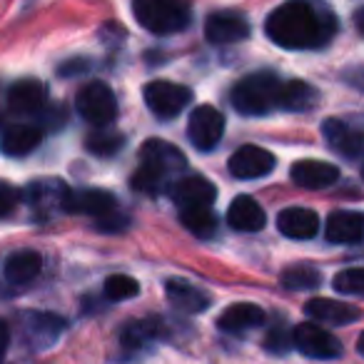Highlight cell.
Masks as SVG:
<instances>
[{
  "label": "cell",
  "mask_w": 364,
  "mask_h": 364,
  "mask_svg": "<svg viewBox=\"0 0 364 364\" xmlns=\"http://www.w3.org/2000/svg\"><path fill=\"white\" fill-rule=\"evenodd\" d=\"M269 41L287 50L322 48L337 33V18L329 11L309 3H284L264 23Z\"/></svg>",
  "instance_id": "cell-1"
},
{
  "label": "cell",
  "mask_w": 364,
  "mask_h": 364,
  "mask_svg": "<svg viewBox=\"0 0 364 364\" xmlns=\"http://www.w3.org/2000/svg\"><path fill=\"white\" fill-rule=\"evenodd\" d=\"M180 170H185V155L170 142L152 137L140 150V167L132 175V188L147 195L162 193L170 177Z\"/></svg>",
  "instance_id": "cell-2"
},
{
  "label": "cell",
  "mask_w": 364,
  "mask_h": 364,
  "mask_svg": "<svg viewBox=\"0 0 364 364\" xmlns=\"http://www.w3.org/2000/svg\"><path fill=\"white\" fill-rule=\"evenodd\" d=\"M279 87H282V80L274 73L262 70L237 80V85L232 87L230 97H232V105L237 112L257 117V115H267V112H272L277 107Z\"/></svg>",
  "instance_id": "cell-3"
},
{
  "label": "cell",
  "mask_w": 364,
  "mask_h": 364,
  "mask_svg": "<svg viewBox=\"0 0 364 364\" xmlns=\"http://www.w3.org/2000/svg\"><path fill=\"white\" fill-rule=\"evenodd\" d=\"M132 13H135L137 23L155 36H170V33L185 31L190 26V18H193L190 6L177 3V0H135Z\"/></svg>",
  "instance_id": "cell-4"
},
{
  "label": "cell",
  "mask_w": 364,
  "mask_h": 364,
  "mask_svg": "<svg viewBox=\"0 0 364 364\" xmlns=\"http://www.w3.org/2000/svg\"><path fill=\"white\" fill-rule=\"evenodd\" d=\"M77 112L85 117L87 122L97 127H107L117 115V100H115V92L110 90V85L100 80H92L87 82L85 87H80L77 92Z\"/></svg>",
  "instance_id": "cell-5"
},
{
  "label": "cell",
  "mask_w": 364,
  "mask_h": 364,
  "mask_svg": "<svg viewBox=\"0 0 364 364\" xmlns=\"http://www.w3.org/2000/svg\"><path fill=\"white\" fill-rule=\"evenodd\" d=\"M292 344L304 357H312V359H337L344 352L342 342L314 322L297 324L292 332Z\"/></svg>",
  "instance_id": "cell-6"
},
{
  "label": "cell",
  "mask_w": 364,
  "mask_h": 364,
  "mask_svg": "<svg viewBox=\"0 0 364 364\" xmlns=\"http://www.w3.org/2000/svg\"><path fill=\"white\" fill-rule=\"evenodd\" d=\"M190 100H193V92L185 85H177V82L155 80L145 87L147 107H150L152 115L162 117V120H170V117L180 115L188 107Z\"/></svg>",
  "instance_id": "cell-7"
},
{
  "label": "cell",
  "mask_w": 364,
  "mask_h": 364,
  "mask_svg": "<svg viewBox=\"0 0 364 364\" xmlns=\"http://www.w3.org/2000/svg\"><path fill=\"white\" fill-rule=\"evenodd\" d=\"M225 132V117L218 107L213 105H200L193 110L188 122V135L198 150H213L220 145Z\"/></svg>",
  "instance_id": "cell-8"
},
{
  "label": "cell",
  "mask_w": 364,
  "mask_h": 364,
  "mask_svg": "<svg viewBox=\"0 0 364 364\" xmlns=\"http://www.w3.org/2000/svg\"><path fill=\"white\" fill-rule=\"evenodd\" d=\"M322 135L327 137L329 147L349 160H359L364 150V132L359 120H344V117H332L322 125Z\"/></svg>",
  "instance_id": "cell-9"
},
{
  "label": "cell",
  "mask_w": 364,
  "mask_h": 364,
  "mask_svg": "<svg viewBox=\"0 0 364 364\" xmlns=\"http://www.w3.org/2000/svg\"><path fill=\"white\" fill-rule=\"evenodd\" d=\"M172 195V203L185 213V210H205V208H213L215 198H218V190L210 180L200 175L193 177H182L177 180L175 185L170 188Z\"/></svg>",
  "instance_id": "cell-10"
},
{
  "label": "cell",
  "mask_w": 364,
  "mask_h": 364,
  "mask_svg": "<svg viewBox=\"0 0 364 364\" xmlns=\"http://www.w3.org/2000/svg\"><path fill=\"white\" fill-rule=\"evenodd\" d=\"M205 36L215 46H230L250 38V21L235 11H220L213 13L205 23Z\"/></svg>",
  "instance_id": "cell-11"
},
{
  "label": "cell",
  "mask_w": 364,
  "mask_h": 364,
  "mask_svg": "<svg viewBox=\"0 0 364 364\" xmlns=\"http://www.w3.org/2000/svg\"><path fill=\"white\" fill-rule=\"evenodd\" d=\"M63 210L75 215H90V218L100 220L105 215L115 213L117 203L105 190H68L65 200H63Z\"/></svg>",
  "instance_id": "cell-12"
},
{
  "label": "cell",
  "mask_w": 364,
  "mask_h": 364,
  "mask_svg": "<svg viewBox=\"0 0 364 364\" xmlns=\"http://www.w3.org/2000/svg\"><path fill=\"white\" fill-rule=\"evenodd\" d=\"M274 170V155L264 147L245 145L230 157V172L237 180H257Z\"/></svg>",
  "instance_id": "cell-13"
},
{
  "label": "cell",
  "mask_w": 364,
  "mask_h": 364,
  "mask_svg": "<svg viewBox=\"0 0 364 364\" xmlns=\"http://www.w3.org/2000/svg\"><path fill=\"white\" fill-rule=\"evenodd\" d=\"M289 177H292V182L297 188L324 190V188H332L334 182L339 180V170L322 160H299L292 165Z\"/></svg>",
  "instance_id": "cell-14"
},
{
  "label": "cell",
  "mask_w": 364,
  "mask_h": 364,
  "mask_svg": "<svg viewBox=\"0 0 364 364\" xmlns=\"http://www.w3.org/2000/svg\"><path fill=\"white\" fill-rule=\"evenodd\" d=\"M46 85L33 80V77H26V80H18L8 90V107L16 115H36V112H41L46 107Z\"/></svg>",
  "instance_id": "cell-15"
},
{
  "label": "cell",
  "mask_w": 364,
  "mask_h": 364,
  "mask_svg": "<svg viewBox=\"0 0 364 364\" xmlns=\"http://www.w3.org/2000/svg\"><path fill=\"white\" fill-rule=\"evenodd\" d=\"M267 218L264 210L257 205V200H252L250 195H240L232 200L228 210V225L237 232H259L264 228Z\"/></svg>",
  "instance_id": "cell-16"
},
{
  "label": "cell",
  "mask_w": 364,
  "mask_h": 364,
  "mask_svg": "<svg viewBox=\"0 0 364 364\" xmlns=\"http://www.w3.org/2000/svg\"><path fill=\"white\" fill-rule=\"evenodd\" d=\"M277 228L284 237L292 240H309L319 232V218L314 210L307 208H287L279 213Z\"/></svg>",
  "instance_id": "cell-17"
},
{
  "label": "cell",
  "mask_w": 364,
  "mask_h": 364,
  "mask_svg": "<svg viewBox=\"0 0 364 364\" xmlns=\"http://www.w3.org/2000/svg\"><path fill=\"white\" fill-rule=\"evenodd\" d=\"M264 322H267V317H264L262 307L250 302H237L220 314L218 327L225 329V332H245V329L262 327Z\"/></svg>",
  "instance_id": "cell-18"
},
{
  "label": "cell",
  "mask_w": 364,
  "mask_h": 364,
  "mask_svg": "<svg viewBox=\"0 0 364 364\" xmlns=\"http://www.w3.org/2000/svg\"><path fill=\"white\" fill-rule=\"evenodd\" d=\"M304 312L322 324H352L359 319V309L354 304L339 302V299H312L307 302Z\"/></svg>",
  "instance_id": "cell-19"
},
{
  "label": "cell",
  "mask_w": 364,
  "mask_h": 364,
  "mask_svg": "<svg viewBox=\"0 0 364 364\" xmlns=\"http://www.w3.org/2000/svg\"><path fill=\"white\" fill-rule=\"evenodd\" d=\"M43 269V257L36 250H18L3 264V274L11 284H28Z\"/></svg>",
  "instance_id": "cell-20"
},
{
  "label": "cell",
  "mask_w": 364,
  "mask_h": 364,
  "mask_svg": "<svg viewBox=\"0 0 364 364\" xmlns=\"http://www.w3.org/2000/svg\"><path fill=\"white\" fill-rule=\"evenodd\" d=\"M362 228L364 220L359 213H332L327 220V240L334 245H357L362 240Z\"/></svg>",
  "instance_id": "cell-21"
},
{
  "label": "cell",
  "mask_w": 364,
  "mask_h": 364,
  "mask_svg": "<svg viewBox=\"0 0 364 364\" xmlns=\"http://www.w3.org/2000/svg\"><path fill=\"white\" fill-rule=\"evenodd\" d=\"M43 140V130L36 125H11L0 137V150L8 157H23L33 152Z\"/></svg>",
  "instance_id": "cell-22"
},
{
  "label": "cell",
  "mask_w": 364,
  "mask_h": 364,
  "mask_svg": "<svg viewBox=\"0 0 364 364\" xmlns=\"http://www.w3.org/2000/svg\"><path fill=\"white\" fill-rule=\"evenodd\" d=\"M165 292H167V299L172 302V307H177L180 312L198 314L210 307L208 294L200 292V289L193 287V284L182 282V279H170V282L165 284Z\"/></svg>",
  "instance_id": "cell-23"
},
{
  "label": "cell",
  "mask_w": 364,
  "mask_h": 364,
  "mask_svg": "<svg viewBox=\"0 0 364 364\" xmlns=\"http://www.w3.org/2000/svg\"><path fill=\"white\" fill-rule=\"evenodd\" d=\"M319 100V92L314 90L309 82H302V80H289V82H282L279 87V102L277 107L282 110H289V112H304V110H312Z\"/></svg>",
  "instance_id": "cell-24"
},
{
  "label": "cell",
  "mask_w": 364,
  "mask_h": 364,
  "mask_svg": "<svg viewBox=\"0 0 364 364\" xmlns=\"http://www.w3.org/2000/svg\"><path fill=\"white\" fill-rule=\"evenodd\" d=\"M162 334V327L155 317H147V319H137V322L127 324L120 334V342L125 349L130 352H142L145 347H150L157 337Z\"/></svg>",
  "instance_id": "cell-25"
},
{
  "label": "cell",
  "mask_w": 364,
  "mask_h": 364,
  "mask_svg": "<svg viewBox=\"0 0 364 364\" xmlns=\"http://www.w3.org/2000/svg\"><path fill=\"white\" fill-rule=\"evenodd\" d=\"M65 193H68V188L60 185V182H36V185H31V190H28V203L41 215L50 218L53 208L63 210Z\"/></svg>",
  "instance_id": "cell-26"
},
{
  "label": "cell",
  "mask_w": 364,
  "mask_h": 364,
  "mask_svg": "<svg viewBox=\"0 0 364 364\" xmlns=\"http://www.w3.org/2000/svg\"><path fill=\"white\" fill-rule=\"evenodd\" d=\"M28 332H31L33 342L36 344H50L60 337V332L65 329V319L58 317V314H48V312H31L26 317Z\"/></svg>",
  "instance_id": "cell-27"
},
{
  "label": "cell",
  "mask_w": 364,
  "mask_h": 364,
  "mask_svg": "<svg viewBox=\"0 0 364 364\" xmlns=\"http://www.w3.org/2000/svg\"><path fill=\"white\" fill-rule=\"evenodd\" d=\"M279 282L282 287L294 289V292H302V289H314L322 284V274L312 267V264H292L279 274Z\"/></svg>",
  "instance_id": "cell-28"
},
{
  "label": "cell",
  "mask_w": 364,
  "mask_h": 364,
  "mask_svg": "<svg viewBox=\"0 0 364 364\" xmlns=\"http://www.w3.org/2000/svg\"><path fill=\"white\" fill-rule=\"evenodd\" d=\"M182 225L190 230L193 235H198V237L203 240H210L215 232H218V215L213 213V208H205V210H185V213L180 215Z\"/></svg>",
  "instance_id": "cell-29"
},
{
  "label": "cell",
  "mask_w": 364,
  "mask_h": 364,
  "mask_svg": "<svg viewBox=\"0 0 364 364\" xmlns=\"http://www.w3.org/2000/svg\"><path fill=\"white\" fill-rule=\"evenodd\" d=\"M87 150L95 152V155H115L117 150H120L122 145H125V135H120L117 130H107V127H102V130H95L87 135L85 140Z\"/></svg>",
  "instance_id": "cell-30"
},
{
  "label": "cell",
  "mask_w": 364,
  "mask_h": 364,
  "mask_svg": "<svg viewBox=\"0 0 364 364\" xmlns=\"http://www.w3.org/2000/svg\"><path fill=\"white\" fill-rule=\"evenodd\" d=\"M140 292V284L135 282L127 274H112L105 282V297L112 299V302H122V299H130Z\"/></svg>",
  "instance_id": "cell-31"
},
{
  "label": "cell",
  "mask_w": 364,
  "mask_h": 364,
  "mask_svg": "<svg viewBox=\"0 0 364 364\" xmlns=\"http://www.w3.org/2000/svg\"><path fill=\"white\" fill-rule=\"evenodd\" d=\"M334 289L342 294H362L364 292V272L359 267L344 269L334 277Z\"/></svg>",
  "instance_id": "cell-32"
},
{
  "label": "cell",
  "mask_w": 364,
  "mask_h": 364,
  "mask_svg": "<svg viewBox=\"0 0 364 364\" xmlns=\"http://www.w3.org/2000/svg\"><path fill=\"white\" fill-rule=\"evenodd\" d=\"M264 347H267L272 354L289 352V347H292V334L287 332L284 324H274V327L267 332V337H264Z\"/></svg>",
  "instance_id": "cell-33"
},
{
  "label": "cell",
  "mask_w": 364,
  "mask_h": 364,
  "mask_svg": "<svg viewBox=\"0 0 364 364\" xmlns=\"http://www.w3.org/2000/svg\"><path fill=\"white\" fill-rule=\"evenodd\" d=\"M18 203H21V193L8 182H0V218L11 215L18 208Z\"/></svg>",
  "instance_id": "cell-34"
},
{
  "label": "cell",
  "mask_w": 364,
  "mask_h": 364,
  "mask_svg": "<svg viewBox=\"0 0 364 364\" xmlns=\"http://www.w3.org/2000/svg\"><path fill=\"white\" fill-rule=\"evenodd\" d=\"M95 228L102 230V232H120V230L127 228V218L115 210V213H110V215H105V218L95 220Z\"/></svg>",
  "instance_id": "cell-35"
},
{
  "label": "cell",
  "mask_w": 364,
  "mask_h": 364,
  "mask_svg": "<svg viewBox=\"0 0 364 364\" xmlns=\"http://www.w3.org/2000/svg\"><path fill=\"white\" fill-rule=\"evenodd\" d=\"M82 70H87V63L82 60V58H75V63H68V65H63L60 70V75H73V73H82Z\"/></svg>",
  "instance_id": "cell-36"
},
{
  "label": "cell",
  "mask_w": 364,
  "mask_h": 364,
  "mask_svg": "<svg viewBox=\"0 0 364 364\" xmlns=\"http://www.w3.org/2000/svg\"><path fill=\"white\" fill-rule=\"evenodd\" d=\"M8 347H11V329H8V324L0 319V357L8 352Z\"/></svg>",
  "instance_id": "cell-37"
}]
</instances>
